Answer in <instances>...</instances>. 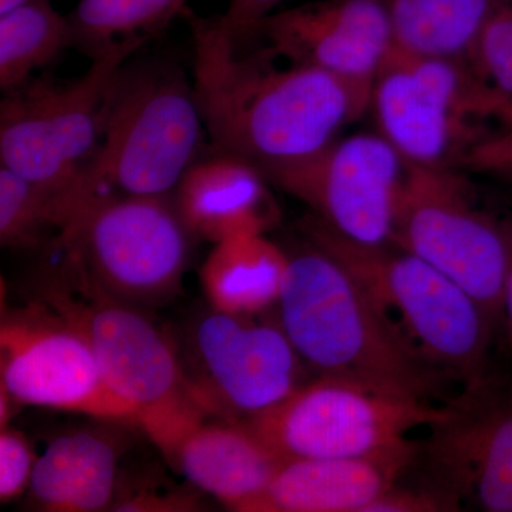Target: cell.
<instances>
[{
  "instance_id": "8fae6325",
  "label": "cell",
  "mask_w": 512,
  "mask_h": 512,
  "mask_svg": "<svg viewBox=\"0 0 512 512\" xmlns=\"http://www.w3.org/2000/svg\"><path fill=\"white\" fill-rule=\"evenodd\" d=\"M0 387L25 406L137 424L104 382L86 338L45 302L3 313Z\"/></svg>"
},
{
  "instance_id": "f1b7e54d",
  "label": "cell",
  "mask_w": 512,
  "mask_h": 512,
  "mask_svg": "<svg viewBox=\"0 0 512 512\" xmlns=\"http://www.w3.org/2000/svg\"><path fill=\"white\" fill-rule=\"evenodd\" d=\"M111 511L128 512H192L204 510L201 498L188 493H161L156 490H138L114 501Z\"/></svg>"
},
{
  "instance_id": "7a4b0ae2",
  "label": "cell",
  "mask_w": 512,
  "mask_h": 512,
  "mask_svg": "<svg viewBox=\"0 0 512 512\" xmlns=\"http://www.w3.org/2000/svg\"><path fill=\"white\" fill-rule=\"evenodd\" d=\"M288 254L279 325L316 376L373 392L433 403L453 399V377L407 339L335 256L303 237Z\"/></svg>"
},
{
  "instance_id": "8992f818",
  "label": "cell",
  "mask_w": 512,
  "mask_h": 512,
  "mask_svg": "<svg viewBox=\"0 0 512 512\" xmlns=\"http://www.w3.org/2000/svg\"><path fill=\"white\" fill-rule=\"evenodd\" d=\"M194 239L173 194L104 195L80 205L53 245L87 284L138 306L177 295Z\"/></svg>"
},
{
  "instance_id": "44dd1931",
  "label": "cell",
  "mask_w": 512,
  "mask_h": 512,
  "mask_svg": "<svg viewBox=\"0 0 512 512\" xmlns=\"http://www.w3.org/2000/svg\"><path fill=\"white\" fill-rule=\"evenodd\" d=\"M394 46L414 55L464 59L498 0H379Z\"/></svg>"
},
{
  "instance_id": "d4e9b609",
  "label": "cell",
  "mask_w": 512,
  "mask_h": 512,
  "mask_svg": "<svg viewBox=\"0 0 512 512\" xmlns=\"http://www.w3.org/2000/svg\"><path fill=\"white\" fill-rule=\"evenodd\" d=\"M464 60L488 89L512 104V0H498Z\"/></svg>"
},
{
  "instance_id": "7c38bea8",
  "label": "cell",
  "mask_w": 512,
  "mask_h": 512,
  "mask_svg": "<svg viewBox=\"0 0 512 512\" xmlns=\"http://www.w3.org/2000/svg\"><path fill=\"white\" fill-rule=\"evenodd\" d=\"M407 164L379 133L340 136L305 163L266 175L305 202L340 237L363 245L392 244L394 212Z\"/></svg>"
},
{
  "instance_id": "2e32d148",
  "label": "cell",
  "mask_w": 512,
  "mask_h": 512,
  "mask_svg": "<svg viewBox=\"0 0 512 512\" xmlns=\"http://www.w3.org/2000/svg\"><path fill=\"white\" fill-rule=\"evenodd\" d=\"M406 439L366 456L285 461L248 512H365L419 457Z\"/></svg>"
},
{
  "instance_id": "ba28073f",
  "label": "cell",
  "mask_w": 512,
  "mask_h": 512,
  "mask_svg": "<svg viewBox=\"0 0 512 512\" xmlns=\"http://www.w3.org/2000/svg\"><path fill=\"white\" fill-rule=\"evenodd\" d=\"M392 244L460 285L495 320L503 318L512 269V229L477 207L454 168L407 165Z\"/></svg>"
},
{
  "instance_id": "277c9868",
  "label": "cell",
  "mask_w": 512,
  "mask_h": 512,
  "mask_svg": "<svg viewBox=\"0 0 512 512\" xmlns=\"http://www.w3.org/2000/svg\"><path fill=\"white\" fill-rule=\"evenodd\" d=\"M207 133L194 82L173 60L127 62L107 89L99 151L70 191L73 214L104 195L173 194Z\"/></svg>"
},
{
  "instance_id": "d6986e66",
  "label": "cell",
  "mask_w": 512,
  "mask_h": 512,
  "mask_svg": "<svg viewBox=\"0 0 512 512\" xmlns=\"http://www.w3.org/2000/svg\"><path fill=\"white\" fill-rule=\"evenodd\" d=\"M117 448L96 431L57 437L37 458L30 498L37 510L97 512L116 498Z\"/></svg>"
},
{
  "instance_id": "9a60e30c",
  "label": "cell",
  "mask_w": 512,
  "mask_h": 512,
  "mask_svg": "<svg viewBox=\"0 0 512 512\" xmlns=\"http://www.w3.org/2000/svg\"><path fill=\"white\" fill-rule=\"evenodd\" d=\"M256 40L276 59L366 87H373L396 47L379 0H319L274 12L259 26L254 45Z\"/></svg>"
},
{
  "instance_id": "4316f807",
  "label": "cell",
  "mask_w": 512,
  "mask_h": 512,
  "mask_svg": "<svg viewBox=\"0 0 512 512\" xmlns=\"http://www.w3.org/2000/svg\"><path fill=\"white\" fill-rule=\"evenodd\" d=\"M463 510L450 495L431 487L430 484L416 488L394 485L375 503L369 505L365 512H443Z\"/></svg>"
},
{
  "instance_id": "ac0fdd59",
  "label": "cell",
  "mask_w": 512,
  "mask_h": 512,
  "mask_svg": "<svg viewBox=\"0 0 512 512\" xmlns=\"http://www.w3.org/2000/svg\"><path fill=\"white\" fill-rule=\"evenodd\" d=\"M285 461L247 424L228 421L202 423L191 431L178 448L173 466L229 510L248 512Z\"/></svg>"
},
{
  "instance_id": "603a6c76",
  "label": "cell",
  "mask_w": 512,
  "mask_h": 512,
  "mask_svg": "<svg viewBox=\"0 0 512 512\" xmlns=\"http://www.w3.org/2000/svg\"><path fill=\"white\" fill-rule=\"evenodd\" d=\"M73 47L69 16L50 2H33L0 13V89H18Z\"/></svg>"
},
{
  "instance_id": "ffe728a7",
  "label": "cell",
  "mask_w": 512,
  "mask_h": 512,
  "mask_svg": "<svg viewBox=\"0 0 512 512\" xmlns=\"http://www.w3.org/2000/svg\"><path fill=\"white\" fill-rule=\"evenodd\" d=\"M288 254L265 234L218 242L201 266L200 281L212 311L252 316L278 303Z\"/></svg>"
},
{
  "instance_id": "4dcf8cb0",
  "label": "cell",
  "mask_w": 512,
  "mask_h": 512,
  "mask_svg": "<svg viewBox=\"0 0 512 512\" xmlns=\"http://www.w3.org/2000/svg\"><path fill=\"white\" fill-rule=\"evenodd\" d=\"M503 318L507 320L508 329L512 336V269L508 276L507 288H505Z\"/></svg>"
},
{
  "instance_id": "484cf974",
  "label": "cell",
  "mask_w": 512,
  "mask_h": 512,
  "mask_svg": "<svg viewBox=\"0 0 512 512\" xmlns=\"http://www.w3.org/2000/svg\"><path fill=\"white\" fill-rule=\"evenodd\" d=\"M0 430V500L9 503L28 490L37 457L25 434Z\"/></svg>"
},
{
  "instance_id": "4fadbf2b",
  "label": "cell",
  "mask_w": 512,
  "mask_h": 512,
  "mask_svg": "<svg viewBox=\"0 0 512 512\" xmlns=\"http://www.w3.org/2000/svg\"><path fill=\"white\" fill-rule=\"evenodd\" d=\"M444 407L417 457L426 461L431 487L461 507L512 512V383L487 372Z\"/></svg>"
},
{
  "instance_id": "30bf717a",
  "label": "cell",
  "mask_w": 512,
  "mask_h": 512,
  "mask_svg": "<svg viewBox=\"0 0 512 512\" xmlns=\"http://www.w3.org/2000/svg\"><path fill=\"white\" fill-rule=\"evenodd\" d=\"M446 407L373 392L330 376L303 383L281 403L242 420L284 460L366 456L443 419Z\"/></svg>"
},
{
  "instance_id": "1f68e13d",
  "label": "cell",
  "mask_w": 512,
  "mask_h": 512,
  "mask_svg": "<svg viewBox=\"0 0 512 512\" xmlns=\"http://www.w3.org/2000/svg\"><path fill=\"white\" fill-rule=\"evenodd\" d=\"M33 2H50V0H0V13L9 12V10Z\"/></svg>"
},
{
  "instance_id": "5bb4252c",
  "label": "cell",
  "mask_w": 512,
  "mask_h": 512,
  "mask_svg": "<svg viewBox=\"0 0 512 512\" xmlns=\"http://www.w3.org/2000/svg\"><path fill=\"white\" fill-rule=\"evenodd\" d=\"M192 349L200 379L190 380L208 414L249 419L305 383V362L281 325L214 311L195 325Z\"/></svg>"
},
{
  "instance_id": "e0dca14e",
  "label": "cell",
  "mask_w": 512,
  "mask_h": 512,
  "mask_svg": "<svg viewBox=\"0 0 512 512\" xmlns=\"http://www.w3.org/2000/svg\"><path fill=\"white\" fill-rule=\"evenodd\" d=\"M268 181L256 165L212 148L188 168L173 200L191 234L215 245L274 227L279 210Z\"/></svg>"
},
{
  "instance_id": "9c48e42d",
  "label": "cell",
  "mask_w": 512,
  "mask_h": 512,
  "mask_svg": "<svg viewBox=\"0 0 512 512\" xmlns=\"http://www.w3.org/2000/svg\"><path fill=\"white\" fill-rule=\"evenodd\" d=\"M131 56L111 53L93 60L83 76L69 82L35 76L3 93L2 167L49 190H73L99 151L111 79Z\"/></svg>"
},
{
  "instance_id": "52a82bcc",
  "label": "cell",
  "mask_w": 512,
  "mask_h": 512,
  "mask_svg": "<svg viewBox=\"0 0 512 512\" xmlns=\"http://www.w3.org/2000/svg\"><path fill=\"white\" fill-rule=\"evenodd\" d=\"M369 113L377 131L409 165L454 168L470 158L485 121L512 127V104L474 74L466 60L396 49L372 87Z\"/></svg>"
},
{
  "instance_id": "6da1fadb",
  "label": "cell",
  "mask_w": 512,
  "mask_h": 512,
  "mask_svg": "<svg viewBox=\"0 0 512 512\" xmlns=\"http://www.w3.org/2000/svg\"><path fill=\"white\" fill-rule=\"evenodd\" d=\"M194 45L192 82L212 148L265 175L305 163L370 110L372 87L315 67L239 49L217 18L184 9Z\"/></svg>"
},
{
  "instance_id": "f546056e",
  "label": "cell",
  "mask_w": 512,
  "mask_h": 512,
  "mask_svg": "<svg viewBox=\"0 0 512 512\" xmlns=\"http://www.w3.org/2000/svg\"><path fill=\"white\" fill-rule=\"evenodd\" d=\"M468 163L512 177V127H505L500 133L487 138L474 150Z\"/></svg>"
},
{
  "instance_id": "83f0119b",
  "label": "cell",
  "mask_w": 512,
  "mask_h": 512,
  "mask_svg": "<svg viewBox=\"0 0 512 512\" xmlns=\"http://www.w3.org/2000/svg\"><path fill=\"white\" fill-rule=\"evenodd\" d=\"M282 0H229L224 15L218 23L229 39L239 47L248 49L254 45L259 26L275 12Z\"/></svg>"
},
{
  "instance_id": "cb8c5ba5",
  "label": "cell",
  "mask_w": 512,
  "mask_h": 512,
  "mask_svg": "<svg viewBox=\"0 0 512 512\" xmlns=\"http://www.w3.org/2000/svg\"><path fill=\"white\" fill-rule=\"evenodd\" d=\"M66 192L40 187L0 167V244L35 251L53 242L66 227Z\"/></svg>"
},
{
  "instance_id": "5b68a950",
  "label": "cell",
  "mask_w": 512,
  "mask_h": 512,
  "mask_svg": "<svg viewBox=\"0 0 512 512\" xmlns=\"http://www.w3.org/2000/svg\"><path fill=\"white\" fill-rule=\"evenodd\" d=\"M303 237L355 276L421 355L456 382L484 376L495 320L460 285L394 244L363 245L340 237L315 215Z\"/></svg>"
},
{
  "instance_id": "7402d4cb",
  "label": "cell",
  "mask_w": 512,
  "mask_h": 512,
  "mask_svg": "<svg viewBox=\"0 0 512 512\" xmlns=\"http://www.w3.org/2000/svg\"><path fill=\"white\" fill-rule=\"evenodd\" d=\"M185 8L187 0H80L69 15L73 47L92 62L116 52L134 55Z\"/></svg>"
},
{
  "instance_id": "3957f363",
  "label": "cell",
  "mask_w": 512,
  "mask_h": 512,
  "mask_svg": "<svg viewBox=\"0 0 512 512\" xmlns=\"http://www.w3.org/2000/svg\"><path fill=\"white\" fill-rule=\"evenodd\" d=\"M40 288L42 302L82 333L107 387L173 464L185 437L208 416L173 345L136 306L87 284L64 256L47 266Z\"/></svg>"
}]
</instances>
